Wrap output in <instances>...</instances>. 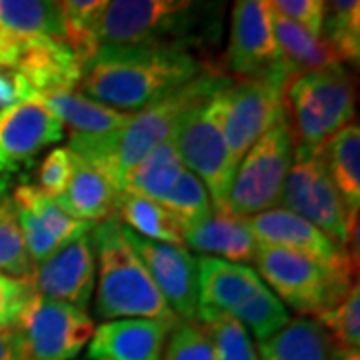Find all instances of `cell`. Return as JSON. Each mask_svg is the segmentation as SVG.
Listing matches in <instances>:
<instances>
[{"label":"cell","mask_w":360,"mask_h":360,"mask_svg":"<svg viewBox=\"0 0 360 360\" xmlns=\"http://www.w3.org/2000/svg\"><path fill=\"white\" fill-rule=\"evenodd\" d=\"M205 66L191 52L168 46L101 44L82 66V94L118 112L134 115L146 104L200 75Z\"/></svg>","instance_id":"cell-1"},{"label":"cell","mask_w":360,"mask_h":360,"mask_svg":"<svg viewBox=\"0 0 360 360\" xmlns=\"http://www.w3.org/2000/svg\"><path fill=\"white\" fill-rule=\"evenodd\" d=\"M229 82V78L217 72H205L179 89L168 90L167 94L146 104L139 112L130 115L129 122L110 139L90 144H75L68 146V150L96 168L118 193L130 168L158 144L172 139V132L182 115Z\"/></svg>","instance_id":"cell-2"},{"label":"cell","mask_w":360,"mask_h":360,"mask_svg":"<svg viewBox=\"0 0 360 360\" xmlns=\"http://www.w3.org/2000/svg\"><path fill=\"white\" fill-rule=\"evenodd\" d=\"M219 2L191 0H112L106 2L98 40L101 44L191 49L214 44L220 39Z\"/></svg>","instance_id":"cell-3"},{"label":"cell","mask_w":360,"mask_h":360,"mask_svg":"<svg viewBox=\"0 0 360 360\" xmlns=\"http://www.w3.org/2000/svg\"><path fill=\"white\" fill-rule=\"evenodd\" d=\"M92 245L96 252L94 314L98 321H179L124 238V226L116 214L94 226Z\"/></svg>","instance_id":"cell-4"},{"label":"cell","mask_w":360,"mask_h":360,"mask_svg":"<svg viewBox=\"0 0 360 360\" xmlns=\"http://www.w3.org/2000/svg\"><path fill=\"white\" fill-rule=\"evenodd\" d=\"M198 310L229 314L264 342L290 321L288 309L274 296L258 272L212 257L196 258Z\"/></svg>","instance_id":"cell-5"},{"label":"cell","mask_w":360,"mask_h":360,"mask_svg":"<svg viewBox=\"0 0 360 360\" xmlns=\"http://www.w3.org/2000/svg\"><path fill=\"white\" fill-rule=\"evenodd\" d=\"M283 110L295 146L321 150L354 120L356 94L350 75L336 65L292 77L284 86Z\"/></svg>","instance_id":"cell-6"},{"label":"cell","mask_w":360,"mask_h":360,"mask_svg":"<svg viewBox=\"0 0 360 360\" xmlns=\"http://www.w3.org/2000/svg\"><path fill=\"white\" fill-rule=\"evenodd\" d=\"M226 86L186 110L172 132V141L176 144L182 165L200 179L210 194L214 210L219 212H226V196L234 179L231 156L224 141Z\"/></svg>","instance_id":"cell-7"},{"label":"cell","mask_w":360,"mask_h":360,"mask_svg":"<svg viewBox=\"0 0 360 360\" xmlns=\"http://www.w3.org/2000/svg\"><path fill=\"white\" fill-rule=\"evenodd\" d=\"M255 264L258 276L274 296L286 309H292L304 319H316L330 310L347 296L352 284L359 283L347 281L310 258L278 246H258Z\"/></svg>","instance_id":"cell-8"},{"label":"cell","mask_w":360,"mask_h":360,"mask_svg":"<svg viewBox=\"0 0 360 360\" xmlns=\"http://www.w3.org/2000/svg\"><path fill=\"white\" fill-rule=\"evenodd\" d=\"M292 156L295 141L283 115L240 160L226 196V212L250 219L276 208Z\"/></svg>","instance_id":"cell-9"},{"label":"cell","mask_w":360,"mask_h":360,"mask_svg":"<svg viewBox=\"0 0 360 360\" xmlns=\"http://www.w3.org/2000/svg\"><path fill=\"white\" fill-rule=\"evenodd\" d=\"M14 333L22 360H75L90 342L94 322L84 310L34 292Z\"/></svg>","instance_id":"cell-10"},{"label":"cell","mask_w":360,"mask_h":360,"mask_svg":"<svg viewBox=\"0 0 360 360\" xmlns=\"http://www.w3.org/2000/svg\"><path fill=\"white\" fill-rule=\"evenodd\" d=\"M278 205L309 220L336 243H347L348 210L324 168L321 150L295 146Z\"/></svg>","instance_id":"cell-11"},{"label":"cell","mask_w":360,"mask_h":360,"mask_svg":"<svg viewBox=\"0 0 360 360\" xmlns=\"http://www.w3.org/2000/svg\"><path fill=\"white\" fill-rule=\"evenodd\" d=\"M286 82L288 78L278 75L231 82L224 90V141L234 172L252 144L284 115Z\"/></svg>","instance_id":"cell-12"},{"label":"cell","mask_w":360,"mask_h":360,"mask_svg":"<svg viewBox=\"0 0 360 360\" xmlns=\"http://www.w3.org/2000/svg\"><path fill=\"white\" fill-rule=\"evenodd\" d=\"M224 65L229 72L236 75L240 80L278 75L290 80L270 25L269 0L234 2Z\"/></svg>","instance_id":"cell-13"},{"label":"cell","mask_w":360,"mask_h":360,"mask_svg":"<svg viewBox=\"0 0 360 360\" xmlns=\"http://www.w3.org/2000/svg\"><path fill=\"white\" fill-rule=\"evenodd\" d=\"M243 220L258 245L292 250L347 281H356L359 270L352 266L347 248L295 212L286 208H272Z\"/></svg>","instance_id":"cell-14"},{"label":"cell","mask_w":360,"mask_h":360,"mask_svg":"<svg viewBox=\"0 0 360 360\" xmlns=\"http://www.w3.org/2000/svg\"><path fill=\"white\" fill-rule=\"evenodd\" d=\"M124 226V224H122ZM124 238L129 240L136 257L141 258L150 274L158 292L167 300L168 309L179 321H196L198 314V270L196 258L186 246L165 245L142 238L124 226Z\"/></svg>","instance_id":"cell-15"},{"label":"cell","mask_w":360,"mask_h":360,"mask_svg":"<svg viewBox=\"0 0 360 360\" xmlns=\"http://www.w3.org/2000/svg\"><path fill=\"white\" fill-rule=\"evenodd\" d=\"M11 198L25 236L26 250L34 264L46 260L63 246L82 234H89L96 226L66 214L37 184H18L11 193Z\"/></svg>","instance_id":"cell-16"},{"label":"cell","mask_w":360,"mask_h":360,"mask_svg":"<svg viewBox=\"0 0 360 360\" xmlns=\"http://www.w3.org/2000/svg\"><path fill=\"white\" fill-rule=\"evenodd\" d=\"M28 284L37 295L60 300L86 312L96 284V252L92 245V232L78 236L52 257L34 264Z\"/></svg>","instance_id":"cell-17"},{"label":"cell","mask_w":360,"mask_h":360,"mask_svg":"<svg viewBox=\"0 0 360 360\" xmlns=\"http://www.w3.org/2000/svg\"><path fill=\"white\" fill-rule=\"evenodd\" d=\"M63 139V124L37 98L0 108V168L11 174Z\"/></svg>","instance_id":"cell-18"},{"label":"cell","mask_w":360,"mask_h":360,"mask_svg":"<svg viewBox=\"0 0 360 360\" xmlns=\"http://www.w3.org/2000/svg\"><path fill=\"white\" fill-rule=\"evenodd\" d=\"M179 321L120 319L94 326L89 360H162L170 330Z\"/></svg>","instance_id":"cell-19"},{"label":"cell","mask_w":360,"mask_h":360,"mask_svg":"<svg viewBox=\"0 0 360 360\" xmlns=\"http://www.w3.org/2000/svg\"><path fill=\"white\" fill-rule=\"evenodd\" d=\"M34 98L56 116L63 129H68V146L106 141L130 120L129 112H118L75 90L39 94Z\"/></svg>","instance_id":"cell-20"},{"label":"cell","mask_w":360,"mask_h":360,"mask_svg":"<svg viewBox=\"0 0 360 360\" xmlns=\"http://www.w3.org/2000/svg\"><path fill=\"white\" fill-rule=\"evenodd\" d=\"M16 72L25 78L34 96L72 92L80 84L82 65L63 40L34 39L22 42Z\"/></svg>","instance_id":"cell-21"},{"label":"cell","mask_w":360,"mask_h":360,"mask_svg":"<svg viewBox=\"0 0 360 360\" xmlns=\"http://www.w3.org/2000/svg\"><path fill=\"white\" fill-rule=\"evenodd\" d=\"M182 238L184 246L200 252L202 257L220 258L236 264L255 262L260 246L245 220L219 210H212L200 222L182 229Z\"/></svg>","instance_id":"cell-22"},{"label":"cell","mask_w":360,"mask_h":360,"mask_svg":"<svg viewBox=\"0 0 360 360\" xmlns=\"http://www.w3.org/2000/svg\"><path fill=\"white\" fill-rule=\"evenodd\" d=\"M72 219L101 224L116 214L115 186L89 162L72 153V174L65 193L52 198Z\"/></svg>","instance_id":"cell-23"},{"label":"cell","mask_w":360,"mask_h":360,"mask_svg":"<svg viewBox=\"0 0 360 360\" xmlns=\"http://www.w3.org/2000/svg\"><path fill=\"white\" fill-rule=\"evenodd\" d=\"M270 25L283 56V65L288 70L290 78L312 70H322L328 66L342 65L326 40L312 37L304 28L286 20L272 8H270Z\"/></svg>","instance_id":"cell-24"},{"label":"cell","mask_w":360,"mask_h":360,"mask_svg":"<svg viewBox=\"0 0 360 360\" xmlns=\"http://www.w3.org/2000/svg\"><path fill=\"white\" fill-rule=\"evenodd\" d=\"M260 360H330L335 345L314 319L296 316L258 345Z\"/></svg>","instance_id":"cell-25"},{"label":"cell","mask_w":360,"mask_h":360,"mask_svg":"<svg viewBox=\"0 0 360 360\" xmlns=\"http://www.w3.org/2000/svg\"><path fill=\"white\" fill-rule=\"evenodd\" d=\"M322 162L348 212H360V129L356 122L338 130L321 148Z\"/></svg>","instance_id":"cell-26"},{"label":"cell","mask_w":360,"mask_h":360,"mask_svg":"<svg viewBox=\"0 0 360 360\" xmlns=\"http://www.w3.org/2000/svg\"><path fill=\"white\" fill-rule=\"evenodd\" d=\"M182 170L184 165L180 160L176 144L172 139H168L130 168L122 179L118 193L124 191V193L142 194L150 200L162 202V198L182 174Z\"/></svg>","instance_id":"cell-27"},{"label":"cell","mask_w":360,"mask_h":360,"mask_svg":"<svg viewBox=\"0 0 360 360\" xmlns=\"http://www.w3.org/2000/svg\"><path fill=\"white\" fill-rule=\"evenodd\" d=\"M116 217L118 220L142 238L184 246L182 226L165 206L142 194L116 193Z\"/></svg>","instance_id":"cell-28"},{"label":"cell","mask_w":360,"mask_h":360,"mask_svg":"<svg viewBox=\"0 0 360 360\" xmlns=\"http://www.w3.org/2000/svg\"><path fill=\"white\" fill-rule=\"evenodd\" d=\"M0 26L20 42L34 39L63 40L60 2L0 0Z\"/></svg>","instance_id":"cell-29"},{"label":"cell","mask_w":360,"mask_h":360,"mask_svg":"<svg viewBox=\"0 0 360 360\" xmlns=\"http://www.w3.org/2000/svg\"><path fill=\"white\" fill-rule=\"evenodd\" d=\"M104 0H65L60 2L63 14V42L75 52L84 66L101 49L98 26L103 16Z\"/></svg>","instance_id":"cell-30"},{"label":"cell","mask_w":360,"mask_h":360,"mask_svg":"<svg viewBox=\"0 0 360 360\" xmlns=\"http://www.w3.org/2000/svg\"><path fill=\"white\" fill-rule=\"evenodd\" d=\"M322 39L330 44L340 63H359L360 58V2H324Z\"/></svg>","instance_id":"cell-31"},{"label":"cell","mask_w":360,"mask_h":360,"mask_svg":"<svg viewBox=\"0 0 360 360\" xmlns=\"http://www.w3.org/2000/svg\"><path fill=\"white\" fill-rule=\"evenodd\" d=\"M196 321L205 324L217 360H260L252 336L236 319L220 312L198 310Z\"/></svg>","instance_id":"cell-32"},{"label":"cell","mask_w":360,"mask_h":360,"mask_svg":"<svg viewBox=\"0 0 360 360\" xmlns=\"http://www.w3.org/2000/svg\"><path fill=\"white\" fill-rule=\"evenodd\" d=\"M32 270L34 262L26 250L16 208L8 196L4 202H0V272L16 281L30 283Z\"/></svg>","instance_id":"cell-33"},{"label":"cell","mask_w":360,"mask_h":360,"mask_svg":"<svg viewBox=\"0 0 360 360\" xmlns=\"http://www.w3.org/2000/svg\"><path fill=\"white\" fill-rule=\"evenodd\" d=\"M160 205L165 206L168 212L176 219V222L182 229L200 222L214 210L206 186L196 174H193L186 168L182 170L179 180L168 191V194L162 198Z\"/></svg>","instance_id":"cell-34"},{"label":"cell","mask_w":360,"mask_h":360,"mask_svg":"<svg viewBox=\"0 0 360 360\" xmlns=\"http://www.w3.org/2000/svg\"><path fill=\"white\" fill-rule=\"evenodd\" d=\"M314 321L328 333L336 350H360V290L352 284L347 296Z\"/></svg>","instance_id":"cell-35"},{"label":"cell","mask_w":360,"mask_h":360,"mask_svg":"<svg viewBox=\"0 0 360 360\" xmlns=\"http://www.w3.org/2000/svg\"><path fill=\"white\" fill-rule=\"evenodd\" d=\"M162 360H217L205 324L198 321L176 322L165 342Z\"/></svg>","instance_id":"cell-36"},{"label":"cell","mask_w":360,"mask_h":360,"mask_svg":"<svg viewBox=\"0 0 360 360\" xmlns=\"http://www.w3.org/2000/svg\"><path fill=\"white\" fill-rule=\"evenodd\" d=\"M72 174V153L68 146L52 148L39 167V188L46 196L56 198L65 193Z\"/></svg>","instance_id":"cell-37"},{"label":"cell","mask_w":360,"mask_h":360,"mask_svg":"<svg viewBox=\"0 0 360 360\" xmlns=\"http://www.w3.org/2000/svg\"><path fill=\"white\" fill-rule=\"evenodd\" d=\"M270 8L284 16L286 20L304 28L309 34L322 39L324 22V2L322 0H272Z\"/></svg>","instance_id":"cell-38"},{"label":"cell","mask_w":360,"mask_h":360,"mask_svg":"<svg viewBox=\"0 0 360 360\" xmlns=\"http://www.w3.org/2000/svg\"><path fill=\"white\" fill-rule=\"evenodd\" d=\"M34 295L32 286L0 272V333L14 330L20 312Z\"/></svg>","instance_id":"cell-39"},{"label":"cell","mask_w":360,"mask_h":360,"mask_svg":"<svg viewBox=\"0 0 360 360\" xmlns=\"http://www.w3.org/2000/svg\"><path fill=\"white\" fill-rule=\"evenodd\" d=\"M20 54H22V42L14 39L11 32H6L0 26V68L16 70Z\"/></svg>","instance_id":"cell-40"},{"label":"cell","mask_w":360,"mask_h":360,"mask_svg":"<svg viewBox=\"0 0 360 360\" xmlns=\"http://www.w3.org/2000/svg\"><path fill=\"white\" fill-rule=\"evenodd\" d=\"M0 360H22L20 342L14 330L0 333Z\"/></svg>","instance_id":"cell-41"},{"label":"cell","mask_w":360,"mask_h":360,"mask_svg":"<svg viewBox=\"0 0 360 360\" xmlns=\"http://www.w3.org/2000/svg\"><path fill=\"white\" fill-rule=\"evenodd\" d=\"M11 188H13V174L0 168V202H4L11 196Z\"/></svg>","instance_id":"cell-42"},{"label":"cell","mask_w":360,"mask_h":360,"mask_svg":"<svg viewBox=\"0 0 360 360\" xmlns=\"http://www.w3.org/2000/svg\"><path fill=\"white\" fill-rule=\"evenodd\" d=\"M330 360H360V350H333Z\"/></svg>","instance_id":"cell-43"}]
</instances>
